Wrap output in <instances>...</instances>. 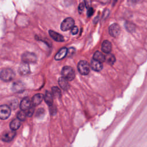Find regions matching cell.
I'll return each mask as SVG.
<instances>
[{
  "instance_id": "cell-1",
  "label": "cell",
  "mask_w": 147,
  "mask_h": 147,
  "mask_svg": "<svg viewBox=\"0 0 147 147\" xmlns=\"http://www.w3.org/2000/svg\"><path fill=\"white\" fill-rule=\"evenodd\" d=\"M62 77L65 79L67 81L72 80L75 76L74 69L69 66H65L61 70Z\"/></svg>"
},
{
  "instance_id": "cell-2",
  "label": "cell",
  "mask_w": 147,
  "mask_h": 147,
  "mask_svg": "<svg viewBox=\"0 0 147 147\" xmlns=\"http://www.w3.org/2000/svg\"><path fill=\"white\" fill-rule=\"evenodd\" d=\"M14 72L10 68H5L0 73V79L4 82H9L14 79Z\"/></svg>"
},
{
  "instance_id": "cell-3",
  "label": "cell",
  "mask_w": 147,
  "mask_h": 147,
  "mask_svg": "<svg viewBox=\"0 0 147 147\" xmlns=\"http://www.w3.org/2000/svg\"><path fill=\"white\" fill-rule=\"evenodd\" d=\"M78 69L80 74L86 75L90 72V64L87 61L81 60L78 64Z\"/></svg>"
},
{
  "instance_id": "cell-4",
  "label": "cell",
  "mask_w": 147,
  "mask_h": 147,
  "mask_svg": "<svg viewBox=\"0 0 147 147\" xmlns=\"http://www.w3.org/2000/svg\"><path fill=\"white\" fill-rule=\"evenodd\" d=\"M37 60L36 54L32 52H25L22 55V62L29 63H35Z\"/></svg>"
},
{
  "instance_id": "cell-5",
  "label": "cell",
  "mask_w": 147,
  "mask_h": 147,
  "mask_svg": "<svg viewBox=\"0 0 147 147\" xmlns=\"http://www.w3.org/2000/svg\"><path fill=\"white\" fill-rule=\"evenodd\" d=\"M75 21L72 18L68 17L63 20L60 25V29L61 30L65 32L69 29H71L74 26Z\"/></svg>"
},
{
  "instance_id": "cell-6",
  "label": "cell",
  "mask_w": 147,
  "mask_h": 147,
  "mask_svg": "<svg viewBox=\"0 0 147 147\" xmlns=\"http://www.w3.org/2000/svg\"><path fill=\"white\" fill-rule=\"evenodd\" d=\"M11 109L9 106L7 105H1L0 106V119H6L10 115Z\"/></svg>"
},
{
  "instance_id": "cell-7",
  "label": "cell",
  "mask_w": 147,
  "mask_h": 147,
  "mask_svg": "<svg viewBox=\"0 0 147 147\" xmlns=\"http://www.w3.org/2000/svg\"><path fill=\"white\" fill-rule=\"evenodd\" d=\"M109 32L112 37H117L120 34L121 28L118 24H113L109 26Z\"/></svg>"
},
{
  "instance_id": "cell-8",
  "label": "cell",
  "mask_w": 147,
  "mask_h": 147,
  "mask_svg": "<svg viewBox=\"0 0 147 147\" xmlns=\"http://www.w3.org/2000/svg\"><path fill=\"white\" fill-rule=\"evenodd\" d=\"M18 72L22 76L28 75L30 73L29 64L24 62L21 63L18 68Z\"/></svg>"
},
{
  "instance_id": "cell-9",
  "label": "cell",
  "mask_w": 147,
  "mask_h": 147,
  "mask_svg": "<svg viewBox=\"0 0 147 147\" xmlns=\"http://www.w3.org/2000/svg\"><path fill=\"white\" fill-rule=\"evenodd\" d=\"M32 106H33L32 105V100H30L29 98H25L21 101L20 109L21 110L26 111Z\"/></svg>"
},
{
  "instance_id": "cell-10",
  "label": "cell",
  "mask_w": 147,
  "mask_h": 147,
  "mask_svg": "<svg viewBox=\"0 0 147 147\" xmlns=\"http://www.w3.org/2000/svg\"><path fill=\"white\" fill-rule=\"evenodd\" d=\"M68 53V49L65 47L61 48L56 54L55 56V59L56 60H60L63 59H64L67 55Z\"/></svg>"
},
{
  "instance_id": "cell-11",
  "label": "cell",
  "mask_w": 147,
  "mask_h": 147,
  "mask_svg": "<svg viewBox=\"0 0 147 147\" xmlns=\"http://www.w3.org/2000/svg\"><path fill=\"white\" fill-rule=\"evenodd\" d=\"M49 36L51 37V38H53L56 41L62 42V41H64V37L62 35L52 30H49Z\"/></svg>"
},
{
  "instance_id": "cell-12",
  "label": "cell",
  "mask_w": 147,
  "mask_h": 147,
  "mask_svg": "<svg viewBox=\"0 0 147 147\" xmlns=\"http://www.w3.org/2000/svg\"><path fill=\"white\" fill-rule=\"evenodd\" d=\"M112 49V45L111 42L108 40L104 41L102 44V51L106 53H110V52L111 51Z\"/></svg>"
},
{
  "instance_id": "cell-13",
  "label": "cell",
  "mask_w": 147,
  "mask_h": 147,
  "mask_svg": "<svg viewBox=\"0 0 147 147\" xmlns=\"http://www.w3.org/2000/svg\"><path fill=\"white\" fill-rule=\"evenodd\" d=\"M91 67L95 71L98 72L102 69L103 65L102 63L99 62L94 59H92L91 62Z\"/></svg>"
},
{
  "instance_id": "cell-14",
  "label": "cell",
  "mask_w": 147,
  "mask_h": 147,
  "mask_svg": "<svg viewBox=\"0 0 147 147\" xmlns=\"http://www.w3.org/2000/svg\"><path fill=\"white\" fill-rule=\"evenodd\" d=\"M44 96L41 94H37L34 95L32 99V103L33 106H37L39 105L42 100Z\"/></svg>"
},
{
  "instance_id": "cell-15",
  "label": "cell",
  "mask_w": 147,
  "mask_h": 147,
  "mask_svg": "<svg viewBox=\"0 0 147 147\" xmlns=\"http://www.w3.org/2000/svg\"><path fill=\"white\" fill-rule=\"evenodd\" d=\"M16 135V133L14 131L11 130L10 131H7V133H5L2 136V140L5 142H9L13 139Z\"/></svg>"
},
{
  "instance_id": "cell-16",
  "label": "cell",
  "mask_w": 147,
  "mask_h": 147,
  "mask_svg": "<svg viewBox=\"0 0 147 147\" xmlns=\"http://www.w3.org/2000/svg\"><path fill=\"white\" fill-rule=\"evenodd\" d=\"M93 59L102 63L106 60V57L105 56L100 52L96 51L93 55Z\"/></svg>"
},
{
  "instance_id": "cell-17",
  "label": "cell",
  "mask_w": 147,
  "mask_h": 147,
  "mask_svg": "<svg viewBox=\"0 0 147 147\" xmlns=\"http://www.w3.org/2000/svg\"><path fill=\"white\" fill-rule=\"evenodd\" d=\"M58 82L60 87L64 90H67L69 88V86L68 83V81L65 79H64L63 77L59 78L58 80Z\"/></svg>"
},
{
  "instance_id": "cell-18",
  "label": "cell",
  "mask_w": 147,
  "mask_h": 147,
  "mask_svg": "<svg viewBox=\"0 0 147 147\" xmlns=\"http://www.w3.org/2000/svg\"><path fill=\"white\" fill-rule=\"evenodd\" d=\"M44 99L46 103L49 106H52L53 105V95L49 91H47L44 96Z\"/></svg>"
},
{
  "instance_id": "cell-19",
  "label": "cell",
  "mask_w": 147,
  "mask_h": 147,
  "mask_svg": "<svg viewBox=\"0 0 147 147\" xmlns=\"http://www.w3.org/2000/svg\"><path fill=\"white\" fill-rule=\"evenodd\" d=\"M20 125H21V121L18 118H16L11 121L10 123V127L11 129V130L15 131L20 127Z\"/></svg>"
},
{
  "instance_id": "cell-20",
  "label": "cell",
  "mask_w": 147,
  "mask_h": 147,
  "mask_svg": "<svg viewBox=\"0 0 147 147\" xmlns=\"http://www.w3.org/2000/svg\"><path fill=\"white\" fill-rule=\"evenodd\" d=\"M52 94L53 96L56 98H60L61 96V91L57 87H53L52 88Z\"/></svg>"
},
{
  "instance_id": "cell-21",
  "label": "cell",
  "mask_w": 147,
  "mask_h": 147,
  "mask_svg": "<svg viewBox=\"0 0 147 147\" xmlns=\"http://www.w3.org/2000/svg\"><path fill=\"white\" fill-rule=\"evenodd\" d=\"M105 57H106V60L107 62L109 64L112 65L115 61V58L114 56L111 53H108L107 55L106 56H105Z\"/></svg>"
},
{
  "instance_id": "cell-22",
  "label": "cell",
  "mask_w": 147,
  "mask_h": 147,
  "mask_svg": "<svg viewBox=\"0 0 147 147\" xmlns=\"http://www.w3.org/2000/svg\"><path fill=\"white\" fill-rule=\"evenodd\" d=\"M26 116H27V114H26V111H23V110L20 111L17 114V118L18 119H20V121L25 120Z\"/></svg>"
},
{
  "instance_id": "cell-23",
  "label": "cell",
  "mask_w": 147,
  "mask_h": 147,
  "mask_svg": "<svg viewBox=\"0 0 147 147\" xmlns=\"http://www.w3.org/2000/svg\"><path fill=\"white\" fill-rule=\"evenodd\" d=\"M125 26H126V29H127V30L130 32H133L136 29V26L133 24L130 23V22L126 23Z\"/></svg>"
},
{
  "instance_id": "cell-24",
  "label": "cell",
  "mask_w": 147,
  "mask_h": 147,
  "mask_svg": "<svg viewBox=\"0 0 147 147\" xmlns=\"http://www.w3.org/2000/svg\"><path fill=\"white\" fill-rule=\"evenodd\" d=\"M78 32V28L76 26H74L71 29V33L72 34H76Z\"/></svg>"
},
{
  "instance_id": "cell-25",
  "label": "cell",
  "mask_w": 147,
  "mask_h": 147,
  "mask_svg": "<svg viewBox=\"0 0 147 147\" xmlns=\"http://www.w3.org/2000/svg\"><path fill=\"white\" fill-rule=\"evenodd\" d=\"M84 8V4L83 3H80L78 6V10L80 13H81L83 11Z\"/></svg>"
},
{
  "instance_id": "cell-26",
  "label": "cell",
  "mask_w": 147,
  "mask_h": 147,
  "mask_svg": "<svg viewBox=\"0 0 147 147\" xmlns=\"http://www.w3.org/2000/svg\"><path fill=\"white\" fill-rule=\"evenodd\" d=\"M93 13H94V9L91 7L88 8V10H87V16H88V17L91 16L93 14Z\"/></svg>"
},
{
  "instance_id": "cell-27",
  "label": "cell",
  "mask_w": 147,
  "mask_h": 147,
  "mask_svg": "<svg viewBox=\"0 0 147 147\" xmlns=\"http://www.w3.org/2000/svg\"><path fill=\"white\" fill-rule=\"evenodd\" d=\"M43 113H44V110L42 109H40L38 110V111L36 113V115H37V116L40 117V116L42 115V114H43Z\"/></svg>"
},
{
  "instance_id": "cell-28",
  "label": "cell",
  "mask_w": 147,
  "mask_h": 147,
  "mask_svg": "<svg viewBox=\"0 0 147 147\" xmlns=\"http://www.w3.org/2000/svg\"><path fill=\"white\" fill-rule=\"evenodd\" d=\"M84 5L86 6L87 8L90 7V0H84Z\"/></svg>"
},
{
  "instance_id": "cell-29",
  "label": "cell",
  "mask_w": 147,
  "mask_h": 147,
  "mask_svg": "<svg viewBox=\"0 0 147 147\" xmlns=\"http://www.w3.org/2000/svg\"><path fill=\"white\" fill-rule=\"evenodd\" d=\"M133 3H137V2H141L142 0H130Z\"/></svg>"
}]
</instances>
